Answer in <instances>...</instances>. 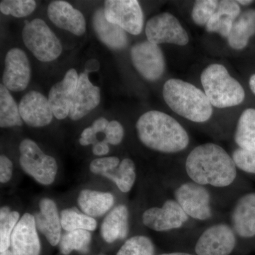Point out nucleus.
<instances>
[{
	"instance_id": "nucleus-1",
	"label": "nucleus",
	"mask_w": 255,
	"mask_h": 255,
	"mask_svg": "<svg viewBox=\"0 0 255 255\" xmlns=\"http://www.w3.org/2000/svg\"><path fill=\"white\" fill-rule=\"evenodd\" d=\"M233 157L221 146L205 143L191 151L186 160L187 175L201 185L226 187L237 177V169Z\"/></svg>"
},
{
	"instance_id": "nucleus-2",
	"label": "nucleus",
	"mask_w": 255,
	"mask_h": 255,
	"mask_svg": "<svg viewBox=\"0 0 255 255\" xmlns=\"http://www.w3.org/2000/svg\"><path fill=\"white\" fill-rule=\"evenodd\" d=\"M140 141L151 150L176 153L187 148L189 137L184 127L173 117L159 111L142 114L136 123Z\"/></svg>"
},
{
	"instance_id": "nucleus-3",
	"label": "nucleus",
	"mask_w": 255,
	"mask_h": 255,
	"mask_svg": "<svg viewBox=\"0 0 255 255\" xmlns=\"http://www.w3.org/2000/svg\"><path fill=\"white\" fill-rule=\"evenodd\" d=\"M164 100L178 115L196 123H204L211 118L213 106L207 96L189 82L170 79L164 83Z\"/></svg>"
},
{
	"instance_id": "nucleus-4",
	"label": "nucleus",
	"mask_w": 255,
	"mask_h": 255,
	"mask_svg": "<svg viewBox=\"0 0 255 255\" xmlns=\"http://www.w3.org/2000/svg\"><path fill=\"white\" fill-rule=\"evenodd\" d=\"M201 81L204 93L216 108L234 107L245 100L244 89L221 64H212L204 69Z\"/></svg>"
},
{
	"instance_id": "nucleus-5",
	"label": "nucleus",
	"mask_w": 255,
	"mask_h": 255,
	"mask_svg": "<svg viewBox=\"0 0 255 255\" xmlns=\"http://www.w3.org/2000/svg\"><path fill=\"white\" fill-rule=\"evenodd\" d=\"M22 39L37 60L44 63L56 60L63 52L61 42L43 20L35 18L25 23Z\"/></svg>"
},
{
	"instance_id": "nucleus-6",
	"label": "nucleus",
	"mask_w": 255,
	"mask_h": 255,
	"mask_svg": "<svg viewBox=\"0 0 255 255\" xmlns=\"http://www.w3.org/2000/svg\"><path fill=\"white\" fill-rule=\"evenodd\" d=\"M19 164L25 173L42 185L54 182L58 166L52 156L46 155L31 139H23L19 145Z\"/></svg>"
},
{
	"instance_id": "nucleus-7",
	"label": "nucleus",
	"mask_w": 255,
	"mask_h": 255,
	"mask_svg": "<svg viewBox=\"0 0 255 255\" xmlns=\"http://www.w3.org/2000/svg\"><path fill=\"white\" fill-rule=\"evenodd\" d=\"M145 34L147 41L156 45L172 43L183 46L189 41L188 33L179 20L169 12L161 13L150 18L146 23Z\"/></svg>"
},
{
	"instance_id": "nucleus-8",
	"label": "nucleus",
	"mask_w": 255,
	"mask_h": 255,
	"mask_svg": "<svg viewBox=\"0 0 255 255\" xmlns=\"http://www.w3.org/2000/svg\"><path fill=\"white\" fill-rule=\"evenodd\" d=\"M175 200L192 219L206 221L212 216L211 195L204 186L194 182L184 183L176 189Z\"/></svg>"
},
{
	"instance_id": "nucleus-9",
	"label": "nucleus",
	"mask_w": 255,
	"mask_h": 255,
	"mask_svg": "<svg viewBox=\"0 0 255 255\" xmlns=\"http://www.w3.org/2000/svg\"><path fill=\"white\" fill-rule=\"evenodd\" d=\"M107 21L118 25L132 35H138L143 27V13L136 0H107L104 6Z\"/></svg>"
},
{
	"instance_id": "nucleus-10",
	"label": "nucleus",
	"mask_w": 255,
	"mask_h": 255,
	"mask_svg": "<svg viewBox=\"0 0 255 255\" xmlns=\"http://www.w3.org/2000/svg\"><path fill=\"white\" fill-rule=\"evenodd\" d=\"M130 57L132 65L142 78L156 81L165 70V60L158 45L147 41L138 42L132 47Z\"/></svg>"
},
{
	"instance_id": "nucleus-11",
	"label": "nucleus",
	"mask_w": 255,
	"mask_h": 255,
	"mask_svg": "<svg viewBox=\"0 0 255 255\" xmlns=\"http://www.w3.org/2000/svg\"><path fill=\"white\" fill-rule=\"evenodd\" d=\"M189 216L176 200L169 199L162 207L146 210L142 216L144 226L157 232H165L182 228L187 222Z\"/></svg>"
},
{
	"instance_id": "nucleus-12",
	"label": "nucleus",
	"mask_w": 255,
	"mask_h": 255,
	"mask_svg": "<svg viewBox=\"0 0 255 255\" xmlns=\"http://www.w3.org/2000/svg\"><path fill=\"white\" fill-rule=\"evenodd\" d=\"M236 245L234 230L224 223L214 225L206 230L195 246L198 255H229Z\"/></svg>"
},
{
	"instance_id": "nucleus-13",
	"label": "nucleus",
	"mask_w": 255,
	"mask_h": 255,
	"mask_svg": "<svg viewBox=\"0 0 255 255\" xmlns=\"http://www.w3.org/2000/svg\"><path fill=\"white\" fill-rule=\"evenodd\" d=\"M31 77V65L26 53L18 48L10 49L4 60L2 75L4 86L9 91H23L28 87Z\"/></svg>"
},
{
	"instance_id": "nucleus-14",
	"label": "nucleus",
	"mask_w": 255,
	"mask_h": 255,
	"mask_svg": "<svg viewBox=\"0 0 255 255\" xmlns=\"http://www.w3.org/2000/svg\"><path fill=\"white\" fill-rule=\"evenodd\" d=\"M33 215L25 213L11 237L10 249L14 255H41V243Z\"/></svg>"
},
{
	"instance_id": "nucleus-15",
	"label": "nucleus",
	"mask_w": 255,
	"mask_h": 255,
	"mask_svg": "<svg viewBox=\"0 0 255 255\" xmlns=\"http://www.w3.org/2000/svg\"><path fill=\"white\" fill-rule=\"evenodd\" d=\"M18 107L23 123L28 127H46L54 117L48 99L39 92H27L23 96Z\"/></svg>"
},
{
	"instance_id": "nucleus-16",
	"label": "nucleus",
	"mask_w": 255,
	"mask_h": 255,
	"mask_svg": "<svg viewBox=\"0 0 255 255\" xmlns=\"http://www.w3.org/2000/svg\"><path fill=\"white\" fill-rule=\"evenodd\" d=\"M79 75L75 69H70L61 81L57 82L50 90L48 101L55 118L63 120L69 117Z\"/></svg>"
},
{
	"instance_id": "nucleus-17",
	"label": "nucleus",
	"mask_w": 255,
	"mask_h": 255,
	"mask_svg": "<svg viewBox=\"0 0 255 255\" xmlns=\"http://www.w3.org/2000/svg\"><path fill=\"white\" fill-rule=\"evenodd\" d=\"M100 101V87L94 85L89 79L88 73L84 72L79 75L68 117L73 121L80 120L95 110Z\"/></svg>"
},
{
	"instance_id": "nucleus-18",
	"label": "nucleus",
	"mask_w": 255,
	"mask_h": 255,
	"mask_svg": "<svg viewBox=\"0 0 255 255\" xmlns=\"http://www.w3.org/2000/svg\"><path fill=\"white\" fill-rule=\"evenodd\" d=\"M48 18L57 27L81 36L86 32V20L80 10L68 1L57 0L50 3L47 9Z\"/></svg>"
},
{
	"instance_id": "nucleus-19",
	"label": "nucleus",
	"mask_w": 255,
	"mask_h": 255,
	"mask_svg": "<svg viewBox=\"0 0 255 255\" xmlns=\"http://www.w3.org/2000/svg\"><path fill=\"white\" fill-rule=\"evenodd\" d=\"M37 230L44 236L50 246H58L61 239L60 214L54 201L43 198L39 202V211L34 215Z\"/></svg>"
},
{
	"instance_id": "nucleus-20",
	"label": "nucleus",
	"mask_w": 255,
	"mask_h": 255,
	"mask_svg": "<svg viewBox=\"0 0 255 255\" xmlns=\"http://www.w3.org/2000/svg\"><path fill=\"white\" fill-rule=\"evenodd\" d=\"M233 229L240 237L255 236V193L242 196L231 215Z\"/></svg>"
},
{
	"instance_id": "nucleus-21",
	"label": "nucleus",
	"mask_w": 255,
	"mask_h": 255,
	"mask_svg": "<svg viewBox=\"0 0 255 255\" xmlns=\"http://www.w3.org/2000/svg\"><path fill=\"white\" fill-rule=\"evenodd\" d=\"M92 25L99 39L110 49L122 50L127 46L128 39L127 31L118 25L107 21L102 8L96 10L92 17Z\"/></svg>"
},
{
	"instance_id": "nucleus-22",
	"label": "nucleus",
	"mask_w": 255,
	"mask_h": 255,
	"mask_svg": "<svg viewBox=\"0 0 255 255\" xmlns=\"http://www.w3.org/2000/svg\"><path fill=\"white\" fill-rule=\"evenodd\" d=\"M128 217V209L124 204L111 210L101 225V236L106 243L112 244L127 238L129 232Z\"/></svg>"
},
{
	"instance_id": "nucleus-23",
	"label": "nucleus",
	"mask_w": 255,
	"mask_h": 255,
	"mask_svg": "<svg viewBox=\"0 0 255 255\" xmlns=\"http://www.w3.org/2000/svg\"><path fill=\"white\" fill-rule=\"evenodd\" d=\"M115 199L112 193L83 189L78 197V204L82 213L90 217H102L112 209Z\"/></svg>"
},
{
	"instance_id": "nucleus-24",
	"label": "nucleus",
	"mask_w": 255,
	"mask_h": 255,
	"mask_svg": "<svg viewBox=\"0 0 255 255\" xmlns=\"http://www.w3.org/2000/svg\"><path fill=\"white\" fill-rule=\"evenodd\" d=\"M241 7L237 1L222 0L219 1L217 10L206 25L209 32L219 33L227 38L232 29L233 23L240 16Z\"/></svg>"
},
{
	"instance_id": "nucleus-25",
	"label": "nucleus",
	"mask_w": 255,
	"mask_h": 255,
	"mask_svg": "<svg viewBox=\"0 0 255 255\" xmlns=\"http://www.w3.org/2000/svg\"><path fill=\"white\" fill-rule=\"evenodd\" d=\"M255 34V10L248 9L240 15L233 23L228 37V43L233 49H243Z\"/></svg>"
},
{
	"instance_id": "nucleus-26",
	"label": "nucleus",
	"mask_w": 255,
	"mask_h": 255,
	"mask_svg": "<svg viewBox=\"0 0 255 255\" xmlns=\"http://www.w3.org/2000/svg\"><path fill=\"white\" fill-rule=\"evenodd\" d=\"M23 120L20 114L19 107L15 102L9 90L0 85V127L2 128L21 127Z\"/></svg>"
},
{
	"instance_id": "nucleus-27",
	"label": "nucleus",
	"mask_w": 255,
	"mask_h": 255,
	"mask_svg": "<svg viewBox=\"0 0 255 255\" xmlns=\"http://www.w3.org/2000/svg\"><path fill=\"white\" fill-rule=\"evenodd\" d=\"M235 141L240 148L255 150V110L248 109L241 114L238 120Z\"/></svg>"
},
{
	"instance_id": "nucleus-28",
	"label": "nucleus",
	"mask_w": 255,
	"mask_h": 255,
	"mask_svg": "<svg viewBox=\"0 0 255 255\" xmlns=\"http://www.w3.org/2000/svg\"><path fill=\"white\" fill-rule=\"evenodd\" d=\"M92 241V233L85 230L66 232L62 236L58 245L60 254L70 255L73 252L86 255L90 252Z\"/></svg>"
},
{
	"instance_id": "nucleus-29",
	"label": "nucleus",
	"mask_w": 255,
	"mask_h": 255,
	"mask_svg": "<svg viewBox=\"0 0 255 255\" xmlns=\"http://www.w3.org/2000/svg\"><path fill=\"white\" fill-rule=\"evenodd\" d=\"M103 177L113 182L122 192H129L136 179L135 163L132 159H124L118 167L105 174Z\"/></svg>"
},
{
	"instance_id": "nucleus-30",
	"label": "nucleus",
	"mask_w": 255,
	"mask_h": 255,
	"mask_svg": "<svg viewBox=\"0 0 255 255\" xmlns=\"http://www.w3.org/2000/svg\"><path fill=\"white\" fill-rule=\"evenodd\" d=\"M62 228L66 232L85 230L95 231L97 228L95 219L87 216L75 209H64L60 212Z\"/></svg>"
},
{
	"instance_id": "nucleus-31",
	"label": "nucleus",
	"mask_w": 255,
	"mask_h": 255,
	"mask_svg": "<svg viewBox=\"0 0 255 255\" xmlns=\"http://www.w3.org/2000/svg\"><path fill=\"white\" fill-rule=\"evenodd\" d=\"M155 246L150 238L136 236L128 238L115 255H155Z\"/></svg>"
},
{
	"instance_id": "nucleus-32",
	"label": "nucleus",
	"mask_w": 255,
	"mask_h": 255,
	"mask_svg": "<svg viewBox=\"0 0 255 255\" xmlns=\"http://www.w3.org/2000/svg\"><path fill=\"white\" fill-rule=\"evenodd\" d=\"M36 7L34 0H3L0 2V11L4 15H11L16 18L27 16Z\"/></svg>"
},
{
	"instance_id": "nucleus-33",
	"label": "nucleus",
	"mask_w": 255,
	"mask_h": 255,
	"mask_svg": "<svg viewBox=\"0 0 255 255\" xmlns=\"http://www.w3.org/2000/svg\"><path fill=\"white\" fill-rule=\"evenodd\" d=\"M219 1L216 0H199L195 1L191 17L199 26H206L217 10Z\"/></svg>"
},
{
	"instance_id": "nucleus-34",
	"label": "nucleus",
	"mask_w": 255,
	"mask_h": 255,
	"mask_svg": "<svg viewBox=\"0 0 255 255\" xmlns=\"http://www.w3.org/2000/svg\"><path fill=\"white\" fill-rule=\"evenodd\" d=\"M19 220V213L11 211L6 219L0 221V253L10 249L11 235Z\"/></svg>"
},
{
	"instance_id": "nucleus-35",
	"label": "nucleus",
	"mask_w": 255,
	"mask_h": 255,
	"mask_svg": "<svg viewBox=\"0 0 255 255\" xmlns=\"http://www.w3.org/2000/svg\"><path fill=\"white\" fill-rule=\"evenodd\" d=\"M232 157L238 168L248 173L255 174V150L238 148L234 151Z\"/></svg>"
},
{
	"instance_id": "nucleus-36",
	"label": "nucleus",
	"mask_w": 255,
	"mask_h": 255,
	"mask_svg": "<svg viewBox=\"0 0 255 255\" xmlns=\"http://www.w3.org/2000/svg\"><path fill=\"white\" fill-rule=\"evenodd\" d=\"M120 163V159L116 156L98 157L92 161L90 170L96 175L104 176L118 167Z\"/></svg>"
},
{
	"instance_id": "nucleus-37",
	"label": "nucleus",
	"mask_w": 255,
	"mask_h": 255,
	"mask_svg": "<svg viewBox=\"0 0 255 255\" xmlns=\"http://www.w3.org/2000/svg\"><path fill=\"white\" fill-rule=\"evenodd\" d=\"M105 141L112 145H119L123 140L124 128L123 126L118 121L110 122L105 130Z\"/></svg>"
},
{
	"instance_id": "nucleus-38",
	"label": "nucleus",
	"mask_w": 255,
	"mask_h": 255,
	"mask_svg": "<svg viewBox=\"0 0 255 255\" xmlns=\"http://www.w3.org/2000/svg\"><path fill=\"white\" fill-rule=\"evenodd\" d=\"M13 163L11 159L6 155L0 156V182L5 184L9 182L12 177Z\"/></svg>"
},
{
	"instance_id": "nucleus-39",
	"label": "nucleus",
	"mask_w": 255,
	"mask_h": 255,
	"mask_svg": "<svg viewBox=\"0 0 255 255\" xmlns=\"http://www.w3.org/2000/svg\"><path fill=\"white\" fill-rule=\"evenodd\" d=\"M79 141H80V145L82 146L94 145L98 142L97 139V133L92 127L84 129Z\"/></svg>"
},
{
	"instance_id": "nucleus-40",
	"label": "nucleus",
	"mask_w": 255,
	"mask_h": 255,
	"mask_svg": "<svg viewBox=\"0 0 255 255\" xmlns=\"http://www.w3.org/2000/svg\"><path fill=\"white\" fill-rule=\"evenodd\" d=\"M110 146L105 140L97 142L92 147V152L96 156H105L110 152Z\"/></svg>"
},
{
	"instance_id": "nucleus-41",
	"label": "nucleus",
	"mask_w": 255,
	"mask_h": 255,
	"mask_svg": "<svg viewBox=\"0 0 255 255\" xmlns=\"http://www.w3.org/2000/svg\"><path fill=\"white\" fill-rule=\"evenodd\" d=\"M109 124H110V122L107 119H105V117H100L93 122L92 128L97 134L98 132H105Z\"/></svg>"
},
{
	"instance_id": "nucleus-42",
	"label": "nucleus",
	"mask_w": 255,
	"mask_h": 255,
	"mask_svg": "<svg viewBox=\"0 0 255 255\" xmlns=\"http://www.w3.org/2000/svg\"><path fill=\"white\" fill-rule=\"evenodd\" d=\"M11 212V211L9 206H2L0 209V221L6 219Z\"/></svg>"
},
{
	"instance_id": "nucleus-43",
	"label": "nucleus",
	"mask_w": 255,
	"mask_h": 255,
	"mask_svg": "<svg viewBox=\"0 0 255 255\" xmlns=\"http://www.w3.org/2000/svg\"><path fill=\"white\" fill-rule=\"evenodd\" d=\"M250 87H251L252 91L255 95V74L250 79Z\"/></svg>"
},
{
	"instance_id": "nucleus-44",
	"label": "nucleus",
	"mask_w": 255,
	"mask_h": 255,
	"mask_svg": "<svg viewBox=\"0 0 255 255\" xmlns=\"http://www.w3.org/2000/svg\"><path fill=\"white\" fill-rule=\"evenodd\" d=\"M158 255H193L191 254H188V253H164V254H161Z\"/></svg>"
},
{
	"instance_id": "nucleus-45",
	"label": "nucleus",
	"mask_w": 255,
	"mask_h": 255,
	"mask_svg": "<svg viewBox=\"0 0 255 255\" xmlns=\"http://www.w3.org/2000/svg\"><path fill=\"white\" fill-rule=\"evenodd\" d=\"M238 4H241L242 5H245V6H247V5H249L252 4L253 2V1H245V0H240V1H237Z\"/></svg>"
},
{
	"instance_id": "nucleus-46",
	"label": "nucleus",
	"mask_w": 255,
	"mask_h": 255,
	"mask_svg": "<svg viewBox=\"0 0 255 255\" xmlns=\"http://www.w3.org/2000/svg\"><path fill=\"white\" fill-rule=\"evenodd\" d=\"M0 255H13L12 252H11V249H9L6 251L1 252V253H0Z\"/></svg>"
},
{
	"instance_id": "nucleus-47",
	"label": "nucleus",
	"mask_w": 255,
	"mask_h": 255,
	"mask_svg": "<svg viewBox=\"0 0 255 255\" xmlns=\"http://www.w3.org/2000/svg\"><path fill=\"white\" fill-rule=\"evenodd\" d=\"M106 255L105 254H102H102H99V255Z\"/></svg>"
}]
</instances>
